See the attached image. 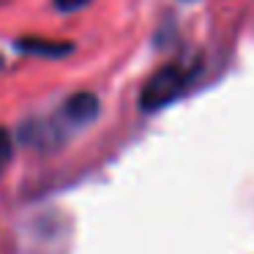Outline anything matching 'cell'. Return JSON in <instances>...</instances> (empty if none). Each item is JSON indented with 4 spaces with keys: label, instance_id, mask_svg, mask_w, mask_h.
Returning <instances> with one entry per match:
<instances>
[{
    "label": "cell",
    "instance_id": "5b68a950",
    "mask_svg": "<svg viewBox=\"0 0 254 254\" xmlns=\"http://www.w3.org/2000/svg\"><path fill=\"white\" fill-rule=\"evenodd\" d=\"M85 3H88V0H55V6L61 8V11H77Z\"/></svg>",
    "mask_w": 254,
    "mask_h": 254
},
{
    "label": "cell",
    "instance_id": "7a4b0ae2",
    "mask_svg": "<svg viewBox=\"0 0 254 254\" xmlns=\"http://www.w3.org/2000/svg\"><path fill=\"white\" fill-rule=\"evenodd\" d=\"M96 99L90 93H77L71 96V99L66 101V107H63V112H66V118L71 123H88L96 118Z\"/></svg>",
    "mask_w": 254,
    "mask_h": 254
},
{
    "label": "cell",
    "instance_id": "6da1fadb",
    "mask_svg": "<svg viewBox=\"0 0 254 254\" xmlns=\"http://www.w3.org/2000/svg\"><path fill=\"white\" fill-rule=\"evenodd\" d=\"M194 79V68L181 66V63H172V66H164L161 71H156L153 77L145 82L142 96H139V107L145 112L161 110V107L172 104L175 99H181L186 93V88Z\"/></svg>",
    "mask_w": 254,
    "mask_h": 254
},
{
    "label": "cell",
    "instance_id": "3957f363",
    "mask_svg": "<svg viewBox=\"0 0 254 254\" xmlns=\"http://www.w3.org/2000/svg\"><path fill=\"white\" fill-rule=\"evenodd\" d=\"M17 47H19V50H25V52H39V55H66V52H71V44H66V41L22 39Z\"/></svg>",
    "mask_w": 254,
    "mask_h": 254
},
{
    "label": "cell",
    "instance_id": "277c9868",
    "mask_svg": "<svg viewBox=\"0 0 254 254\" xmlns=\"http://www.w3.org/2000/svg\"><path fill=\"white\" fill-rule=\"evenodd\" d=\"M8 159H11V137H8L6 128H0V175L6 170Z\"/></svg>",
    "mask_w": 254,
    "mask_h": 254
},
{
    "label": "cell",
    "instance_id": "8992f818",
    "mask_svg": "<svg viewBox=\"0 0 254 254\" xmlns=\"http://www.w3.org/2000/svg\"><path fill=\"white\" fill-rule=\"evenodd\" d=\"M0 66H3V58H0Z\"/></svg>",
    "mask_w": 254,
    "mask_h": 254
}]
</instances>
